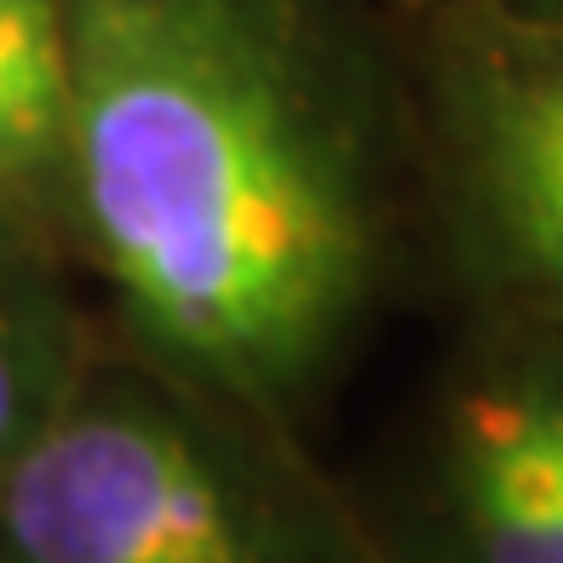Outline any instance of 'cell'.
Segmentation results:
<instances>
[{"instance_id":"obj_3","label":"cell","mask_w":563,"mask_h":563,"mask_svg":"<svg viewBox=\"0 0 563 563\" xmlns=\"http://www.w3.org/2000/svg\"><path fill=\"white\" fill-rule=\"evenodd\" d=\"M397 7L431 276L460 311L563 322V7Z\"/></svg>"},{"instance_id":"obj_5","label":"cell","mask_w":563,"mask_h":563,"mask_svg":"<svg viewBox=\"0 0 563 563\" xmlns=\"http://www.w3.org/2000/svg\"><path fill=\"white\" fill-rule=\"evenodd\" d=\"M69 110V0H0V213L41 230L75 260Z\"/></svg>"},{"instance_id":"obj_6","label":"cell","mask_w":563,"mask_h":563,"mask_svg":"<svg viewBox=\"0 0 563 563\" xmlns=\"http://www.w3.org/2000/svg\"><path fill=\"white\" fill-rule=\"evenodd\" d=\"M92 345L69 253L0 213V466L64 402Z\"/></svg>"},{"instance_id":"obj_1","label":"cell","mask_w":563,"mask_h":563,"mask_svg":"<svg viewBox=\"0 0 563 563\" xmlns=\"http://www.w3.org/2000/svg\"><path fill=\"white\" fill-rule=\"evenodd\" d=\"M69 236L121 345L305 438L426 265L397 0H69Z\"/></svg>"},{"instance_id":"obj_2","label":"cell","mask_w":563,"mask_h":563,"mask_svg":"<svg viewBox=\"0 0 563 563\" xmlns=\"http://www.w3.org/2000/svg\"><path fill=\"white\" fill-rule=\"evenodd\" d=\"M0 563H379L305 438L139 356H92L0 466Z\"/></svg>"},{"instance_id":"obj_4","label":"cell","mask_w":563,"mask_h":563,"mask_svg":"<svg viewBox=\"0 0 563 563\" xmlns=\"http://www.w3.org/2000/svg\"><path fill=\"white\" fill-rule=\"evenodd\" d=\"M363 529L379 563H563V322L466 311Z\"/></svg>"},{"instance_id":"obj_7","label":"cell","mask_w":563,"mask_h":563,"mask_svg":"<svg viewBox=\"0 0 563 563\" xmlns=\"http://www.w3.org/2000/svg\"><path fill=\"white\" fill-rule=\"evenodd\" d=\"M518 7H563V0H518Z\"/></svg>"}]
</instances>
